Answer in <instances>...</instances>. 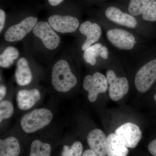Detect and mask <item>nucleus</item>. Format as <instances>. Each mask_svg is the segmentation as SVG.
<instances>
[{
    "mask_svg": "<svg viewBox=\"0 0 156 156\" xmlns=\"http://www.w3.org/2000/svg\"><path fill=\"white\" fill-rule=\"evenodd\" d=\"M52 87L56 92L67 93L77 83V79L72 70L68 61L58 59L53 65L51 70Z\"/></svg>",
    "mask_w": 156,
    "mask_h": 156,
    "instance_id": "f257e3e1",
    "label": "nucleus"
},
{
    "mask_svg": "<svg viewBox=\"0 0 156 156\" xmlns=\"http://www.w3.org/2000/svg\"><path fill=\"white\" fill-rule=\"evenodd\" d=\"M53 118V113L49 109L44 108L35 109L21 117L20 127L25 133H34L48 126Z\"/></svg>",
    "mask_w": 156,
    "mask_h": 156,
    "instance_id": "f03ea898",
    "label": "nucleus"
},
{
    "mask_svg": "<svg viewBox=\"0 0 156 156\" xmlns=\"http://www.w3.org/2000/svg\"><path fill=\"white\" fill-rule=\"evenodd\" d=\"M156 80V59L151 60L142 66L136 73L134 85L141 93L147 92Z\"/></svg>",
    "mask_w": 156,
    "mask_h": 156,
    "instance_id": "7ed1b4c3",
    "label": "nucleus"
},
{
    "mask_svg": "<svg viewBox=\"0 0 156 156\" xmlns=\"http://www.w3.org/2000/svg\"><path fill=\"white\" fill-rule=\"evenodd\" d=\"M38 22L36 17H26L17 24L10 26L4 34L6 41L14 42L21 41L33 30Z\"/></svg>",
    "mask_w": 156,
    "mask_h": 156,
    "instance_id": "20e7f679",
    "label": "nucleus"
},
{
    "mask_svg": "<svg viewBox=\"0 0 156 156\" xmlns=\"http://www.w3.org/2000/svg\"><path fill=\"white\" fill-rule=\"evenodd\" d=\"M32 31L48 50H55L60 44V37L47 21H39Z\"/></svg>",
    "mask_w": 156,
    "mask_h": 156,
    "instance_id": "39448f33",
    "label": "nucleus"
},
{
    "mask_svg": "<svg viewBox=\"0 0 156 156\" xmlns=\"http://www.w3.org/2000/svg\"><path fill=\"white\" fill-rule=\"evenodd\" d=\"M108 87L107 78L101 73L96 72L92 76L87 75L84 79L83 88L88 92V98L90 102L96 101L98 95L106 92Z\"/></svg>",
    "mask_w": 156,
    "mask_h": 156,
    "instance_id": "423d86ee",
    "label": "nucleus"
},
{
    "mask_svg": "<svg viewBox=\"0 0 156 156\" xmlns=\"http://www.w3.org/2000/svg\"><path fill=\"white\" fill-rule=\"evenodd\" d=\"M106 78L109 84V95L114 101L122 99L129 91V84L126 78L118 77L114 72L108 70L106 73Z\"/></svg>",
    "mask_w": 156,
    "mask_h": 156,
    "instance_id": "0eeeda50",
    "label": "nucleus"
},
{
    "mask_svg": "<svg viewBox=\"0 0 156 156\" xmlns=\"http://www.w3.org/2000/svg\"><path fill=\"white\" fill-rule=\"evenodd\" d=\"M115 134L128 147L135 148L142 137V132L134 123L123 124L116 129Z\"/></svg>",
    "mask_w": 156,
    "mask_h": 156,
    "instance_id": "6e6552de",
    "label": "nucleus"
},
{
    "mask_svg": "<svg viewBox=\"0 0 156 156\" xmlns=\"http://www.w3.org/2000/svg\"><path fill=\"white\" fill-rule=\"evenodd\" d=\"M106 36L109 41L120 50H132L136 43L132 34L122 29L109 30L107 32Z\"/></svg>",
    "mask_w": 156,
    "mask_h": 156,
    "instance_id": "1a4fd4ad",
    "label": "nucleus"
},
{
    "mask_svg": "<svg viewBox=\"0 0 156 156\" xmlns=\"http://www.w3.org/2000/svg\"><path fill=\"white\" fill-rule=\"evenodd\" d=\"M48 22L55 31L62 34L74 32L80 26L77 18L69 15H52Z\"/></svg>",
    "mask_w": 156,
    "mask_h": 156,
    "instance_id": "9d476101",
    "label": "nucleus"
},
{
    "mask_svg": "<svg viewBox=\"0 0 156 156\" xmlns=\"http://www.w3.org/2000/svg\"><path fill=\"white\" fill-rule=\"evenodd\" d=\"M79 30L87 38L82 46V50L85 51L87 48L98 41L102 34V30L100 26L96 23L89 21L83 23L79 27Z\"/></svg>",
    "mask_w": 156,
    "mask_h": 156,
    "instance_id": "9b49d317",
    "label": "nucleus"
},
{
    "mask_svg": "<svg viewBox=\"0 0 156 156\" xmlns=\"http://www.w3.org/2000/svg\"><path fill=\"white\" fill-rule=\"evenodd\" d=\"M87 142L91 150L98 156H106L107 138L103 131L99 129L92 130L87 136Z\"/></svg>",
    "mask_w": 156,
    "mask_h": 156,
    "instance_id": "f8f14e48",
    "label": "nucleus"
},
{
    "mask_svg": "<svg viewBox=\"0 0 156 156\" xmlns=\"http://www.w3.org/2000/svg\"><path fill=\"white\" fill-rule=\"evenodd\" d=\"M105 15L109 20L119 25L131 28H135L137 26V20L134 16L123 13L116 7L108 8L105 11Z\"/></svg>",
    "mask_w": 156,
    "mask_h": 156,
    "instance_id": "ddd939ff",
    "label": "nucleus"
},
{
    "mask_svg": "<svg viewBox=\"0 0 156 156\" xmlns=\"http://www.w3.org/2000/svg\"><path fill=\"white\" fill-rule=\"evenodd\" d=\"M41 98V92L38 89H22L16 95L17 106L21 110H27L32 108Z\"/></svg>",
    "mask_w": 156,
    "mask_h": 156,
    "instance_id": "4468645a",
    "label": "nucleus"
},
{
    "mask_svg": "<svg viewBox=\"0 0 156 156\" xmlns=\"http://www.w3.org/2000/svg\"><path fill=\"white\" fill-rule=\"evenodd\" d=\"M15 77L17 84L22 87L27 86L32 80V73L28 62L25 57H21L17 61Z\"/></svg>",
    "mask_w": 156,
    "mask_h": 156,
    "instance_id": "2eb2a0df",
    "label": "nucleus"
},
{
    "mask_svg": "<svg viewBox=\"0 0 156 156\" xmlns=\"http://www.w3.org/2000/svg\"><path fill=\"white\" fill-rule=\"evenodd\" d=\"M128 147L125 145L116 134L111 133L107 137L108 156H127Z\"/></svg>",
    "mask_w": 156,
    "mask_h": 156,
    "instance_id": "dca6fc26",
    "label": "nucleus"
},
{
    "mask_svg": "<svg viewBox=\"0 0 156 156\" xmlns=\"http://www.w3.org/2000/svg\"><path fill=\"white\" fill-rule=\"evenodd\" d=\"M99 56L105 59L108 57V49L100 43L92 45L84 51V59L91 65L94 66L96 64L97 58Z\"/></svg>",
    "mask_w": 156,
    "mask_h": 156,
    "instance_id": "f3484780",
    "label": "nucleus"
},
{
    "mask_svg": "<svg viewBox=\"0 0 156 156\" xmlns=\"http://www.w3.org/2000/svg\"><path fill=\"white\" fill-rule=\"evenodd\" d=\"M20 152L19 141L14 136L0 140V156H18Z\"/></svg>",
    "mask_w": 156,
    "mask_h": 156,
    "instance_id": "a211bd4d",
    "label": "nucleus"
},
{
    "mask_svg": "<svg viewBox=\"0 0 156 156\" xmlns=\"http://www.w3.org/2000/svg\"><path fill=\"white\" fill-rule=\"evenodd\" d=\"M19 51L13 46L6 48L0 55V66L3 68H9L19 57Z\"/></svg>",
    "mask_w": 156,
    "mask_h": 156,
    "instance_id": "6ab92c4d",
    "label": "nucleus"
},
{
    "mask_svg": "<svg viewBox=\"0 0 156 156\" xmlns=\"http://www.w3.org/2000/svg\"><path fill=\"white\" fill-rule=\"evenodd\" d=\"M51 145L39 140H34L30 146L29 156H50Z\"/></svg>",
    "mask_w": 156,
    "mask_h": 156,
    "instance_id": "aec40b11",
    "label": "nucleus"
},
{
    "mask_svg": "<svg viewBox=\"0 0 156 156\" xmlns=\"http://www.w3.org/2000/svg\"><path fill=\"white\" fill-rule=\"evenodd\" d=\"M150 0H130L128 11L133 16H139L142 14Z\"/></svg>",
    "mask_w": 156,
    "mask_h": 156,
    "instance_id": "412c9836",
    "label": "nucleus"
},
{
    "mask_svg": "<svg viewBox=\"0 0 156 156\" xmlns=\"http://www.w3.org/2000/svg\"><path fill=\"white\" fill-rule=\"evenodd\" d=\"M83 146L80 141H76L71 147L64 145L61 156H81L83 154Z\"/></svg>",
    "mask_w": 156,
    "mask_h": 156,
    "instance_id": "4be33fe9",
    "label": "nucleus"
},
{
    "mask_svg": "<svg viewBox=\"0 0 156 156\" xmlns=\"http://www.w3.org/2000/svg\"><path fill=\"white\" fill-rule=\"evenodd\" d=\"M14 112L13 104L9 100H5L0 102V122L11 118Z\"/></svg>",
    "mask_w": 156,
    "mask_h": 156,
    "instance_id": "5701e85b",
    "label": "nucleus"
},
{
    "mask_svg": "<svg viewBox=\"0 0 156 156\" xmlns=\"http://www.w3.org/2000/svg\"><path fill=\"white\" fill-rule=\"evenodd\" d=\"M143 19L148 21H156V0H150L142 14Z\"/></svg>",
    "mask_w": 156,
    "mask_h": 156,
    "instance_id": "b1692460",
    "label": "nucleus"
},
{
    "mask_svg": "<svg viewBox=\"0 0 156 156\" xmlns=\"http://www.w3.org/2000/svg\"><path fill=\"white\" fill-rule=\"evenodd\" d=\"M6 14L5 11L2 9L0 10V32L2 33L5 23Z\"/></svg>",
    "mask_w": 156,
    "mask_h": 156,
    "instance_id": "393cba45",
    "label": "nucleus"
},
{
    "mask_svg": "<svg viewBox=\"0 0 156 156\" xmlns=\"http://www.w3.org/2000/svg\"><path fill=\"white\" fill-rule=\"evenodd\" d=\"M148 148L151 154L154 156H156V139L150 143Z\"/></svg>",
    "mask_w": 156,
    "mask_h": 156,
    "instance_id": "a878e982",
    "label": "nucleus"
},
{
    "mask_svg": "<svg viewBox=\"0 0 156 156\" xmlns=\"http://www.w3.org/2000/svg\"><path fill=\"white\" fill-rule=\"evenodd\" d=\"M6 88L4 85H1L0 87V100L2 101L6 94Z\"/></svg>",
    "mask_w": 156,
    "mask_h": 156,
    "instance_id": "bb28decb",
    "label": "nucleus"
},
{
    "mask_svg": "<svg viewBox=\"0 0 156 156\" xmlns=\"http://www.w3.org/2000/svg\"><path fill=\"white\" fill-rule=\"evenodd\" d=\"M81 156H98L92 150H87L83 153Z\"/></svg>",
    "mask_w": 156,
    "mask_h": 156,
    "instance_id": "cd10ccee",
    "label": "nucleus"
},
{
    "mask_svg": "<svg viewBox=\"0 0 156 156\" xmlns=\"http://www.w3.org/2000/svg\"><path fill=\"white\" fill-rule=\"evenodd\" d=\"M64 0H48L49 4L51 5L56 6L62 2Z\"/></svg>",
    "mask_w": 156,
    "mask_h": 156,
    "instance_id": "c85d7f7f",
    "label": "nucleus"
},
{
    "mask_svg": "<svg viewBox=\"0 0 156 156\" xmlns=\"http://www.w3.org/2000/svg\"><path fill=\"white\" fill-rule=\"evenodd\" d=\"M154 100L156 101V94L154 95Z\"/></svg>",
    "mask_w": 156,
    "mask_h": 156,
    "instance_id": "c756f323",
    "label": "nucleus"
}]
</instances>
